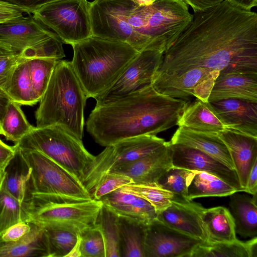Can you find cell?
I'll list each match as a JSON object with an SVG mask.
<instances>
[{
    "label": "cell",
    "mask_w": 257,
    "mask_h": 257,
    "mask_svg": "<svg viewBox=\"0 0 257 257\" xmlns=\"http://www.w3.org/2000/svg\"><path fill=\"white\" fill-rule=\"evenodd\" d=\"M206 67L219 72H257V14L224 0L194 13L191 23L165 51L156 74Z\"/></svg>",
    "instance_id": "cell-1"
},
{
    "label": "cell",
    "mask_w": 257,
    "mask_h": 257,
    "mask_svg": "<svg viewBox=\"0 0 257 257\" xmlns=\"http://www.w3.org/2000/svg\"><path fill=\"white\" fill-rule=\"evenodd\" d=\"M4 172L0 170V186L2 184L3 177H4Z\"/></svg>",
    "instance_id": "cell-53"
},
{
    "label": "cell",
    "mask_w": 257,
    "mask_h": 257,
    "mask_svg": "<svg viewBox=\"0 0 257 257\" xmlns=\"http://www.w3.org/2000/svg\"><path fill=\"white\" fill-rule=\"evenodd\" d=\"M21 105L13 101L8 103L1 121L2 135L7 141L18 144L32 130Z\"/></svg>",
    "instance_id": "cell-33"
},
{
    "label": "cell",
    "mask_w": 257,
    "mask_h": 257,
    "mask_svg": "<svg viewBox=\"0 0 257 257\" xmlns=\"http://www.w3.org/2000/svg\"><path fill=\"white\" fill-rule=\"evenodd\" d=\"M177 125L205 133H218L226 129L210 102L198 99L188 104L178 120Z\"/></svg>",
    "instance_id": "cell-24"
},
{
    "label": "cell",
    "mask_w": 257,
    "mask_h": 257,
    "mask_svg": "<svg viewBox=\"0 0 257 257\" xmlns=\"http://www.w3.org/2000/svg\"><path fill=\"white\" fill-rule=\"evenodd\" d=\"M42 226L47 241L48 257H66L77 241L78 233L57 226Z\"/></svg>",
    "instance_id": "cell-36"
},
{
    "label": "cell",
    "mask_w": 257,
    "mask_h": 257,
    "mask_svg": "<svg viewBox=\"0 0 257 257\" xmlns=\"http://www.w3.org/2000/svg\"><path fill=\"white\" fill-rule=\"evenodd\" d=\"M11 99L6 92L3 89L0 88V121Z\"/></svg>",
    "instance_id": "cell-50"
},
{
    "label": "cell",
    "mask_w": 257,
    "mask_h": 257,
    "mask_svg": "<svg viewBox=\"0 0 257 257\" xmlns=\"http://www.w3.org/2000/svg\"><path fill=\"white\" fill-rule=\"evenodd\" d=\"M245 192L252 195H257V161L253 164L249 172Z\"/></svg>",
    "instance_id": "cell-48"
},
{
    "label": "cell",
    "mask_w": 257,
    "mask_h": 257,
    "mask_svg": "<svg viewBox=\"0 0 257 257\" xmlns=\"http://www.w3.org/2000/svg\"><path fill=\"white\" fill-rule=\"evenodd\" d=\"M147 223L118 216L121 257H144Z\"/></svg>",
    "instance_id": "cell-30"
},
{
    "label": "cell",
    "mask_w": 257,
    "mask_h": 257,
    "mask_svg": "<svg viewBox=\"0 0 257 257\" xmlns=\"http://www.w3.org/2000/svg\"><path fill=\"white\" fill-rule=\"evenodd\" d=\"M5 91L11 101L20 105L33 106L39 102L33 88L27 60L23 59L17 66Z\"/></svg>",
    "instance_id": "cell-32"
},
{
    "label": "cell",
    "mask_w": 257,
    "mask_h": 257,
    "mask_svg": "<svg viewBox=\"0 0 257 257\" xmlns=\"http://www.w3.org/2000/svg\"><path fill=\"white\" fill-rule=\"evenodd\" d=\"M167 142L155 135H142L124 139L105 149L94 158L81 181L90 193L102 177L113 168L135 161L164 147Z\"/></svg>",
    "instance_id": "cell-11"
},
{
    "label": "cell",
    "mask_w": 257,
    "mask_h": 257,
    "mask_svg": "<svg viewBox=\"0 0 257 257\" xmlns=\"http://www.w3.org/2000/svg\"><path fill=\"white\" fill-rule=\"evenodd\" d=\"M96 224L104 239L105 257H121L118 216L102 204Z\"/></svg>",
    "instance_id": "cell-35"
},
{
    "label": "cell",
    "mask_w": 257,
    "mask_h": 257,
    "mask_svg": "<svg viewBox=\"0 0 257 257\" xmlns=\"http://www.w3.org/2000/svg\"><path fill=\"white\" fill-rule=\"evenodd\" d=\"M66 257H81L80 251V240L78 234V239L76 244L70 251V252L67 254Z\"/></svg>",
    "instance_id": "cell-51"
},
{
    "label": "cell",
    "mask_w": 257,
    "mask_h": 257,
    "mask_svg": "<svg viewBox=\"0 0 257 257\" xmlns=\"http://www.w3.org/2000/svg\"><path fill=\"white\" fill-rule=\"evenodd\" d=\"M56 37L32 14L0 24V40L20 55L40 48Z\"/></svg>",
    "instance_id": "cell-15"
},
{
    "label": "cell",
    "mask_w": 257,
    "mask_h": 257,
    "mask_svg": "<svg viewBox=\"0 0 257 257\" xmlns=\"http://www.w3.org/2000/svg\"><path fill=\"white\" fill-rule=\"evenodd\" d=\"M193 19L183 0H155L149 5L138 4L128 22L144 40L147 50L164 53Z\"/></svg>",
    "instance_id": "cell-5"
},
{
    "label": "cell",
    "mask_w": 257,
    "mask_h": 257,
    "mask_svg": "<svg viewBox=\"0 0 257 257\" xmlns=\"http://www.w3.org/2000/svg\"><path fill=\"white\" fill-rule=\"evenodd\" d=\"M188 100L168 96L152 84L108 103L95 105L86 130L96 143L107 147L139 136L155 135L177 125Z\"/></svg>",
    "instance_id": "cell-2"
},
{
    "label": "cell",
    "mask_w": 257,
    "mask_h": 257,
    "mask_svg": "<svg viewBox=\"0 0 257 257\" xmlns=\"http://www.w3.org/2000/svg\"><path fill=\"white\" fill-rule=\"evenodd\" d=\"M71 46L72 67L88 98L109 88L139 53L127 43L92 35Z\"/></svg>",
    "instance_id": "cell-3"
},
{
    "label": "cell",
    "mask_w": 257,
    "mask_h": 257,
    "mask_svg": "<svg viewBox=\"0 0 257 257\" xmlns=\"http://www.w3.org/2000/svg\"><path fill=\"white\" fill-rule=\"evenodd\" d=\"M189 257H257V237L246 242L237 238L232 242H201Z\"/></svg>",
    "instance_id": "cell-29"
},
{
    "label": "cell",
    "mask_w": 257,
    "mask_h": 257,
    "mask_svg": "<svg viewBox=\"0 0 257 257\" xmlns=\"http://www.w3.org/2000/svg\"><path fill=\"white\" fill-rule=\"evenodd\" d=\"M26 12L21 8L10 2L0 0V24L24 16Z\"/></svg>",
    "instance_id": "cell-44"
},
{
    "label": "cell",
    "mask_w": 257,
    "mask_h": 257,
    "mask_svg": "<svg viewBox=\"0 0 257 257\" xmlns=\"http://www.w3.org/2000/svg\"><path fill=\"white\" fill-rule=\"evenodd\" d=\"M132 183H133V180L126 176L108 172L104 175L96 184L91 195L92 199L99 200L111 192Z\"/></svg>",
    "instance_id": "cell-42"
},
{
    "label": "cell",
    "mask_w": 257,
    "mask_h": 257,
    "mask_svg": "<svg viewBox=\"0 0 257 257\" xmlns=\"http://www.w3.org/2000/svg\"><path fill=\"white\" fill-rule=\"evenodd\" d=\"M17 151V147L10 146L5 143L0 139V170L4 169L8 163L14 157Z\"/></svg>",
    "instance_id": "cell-46"
},
{
    "label": "cell",
    "mask_w": 257,
    "mask_h": 257,
    "mask_svg": "<svg viewBox=\"0 0 257 257\" xmlns=\"http://www.w3.org/2000/svg\"><path fill=\"white\" fill-rule=\"evenodd\" d=\"M140 5H149L151 4L155 0H133Z\"/></svg>",
    "instance_id": "cell-52"
},
{
    "label": "cell",
    "mask_w": 257,
    "mask_h": 257,
    "mask_svg": "<svg viewBox=\"0 0 257 257\" xmlns=\"http://www.w3.org/2000/svg\"><path fill=\"white\" fill-rule=\"evenodd\" d=\"M90 3L59 0L46 4L32 15L63 42L71 45L92 35Z\"/></svg>",
    "instance_id": "cell-9"
},
{
    "label": "cell",
    "mask_w": 257,
    "mask_h": 257,
    "mask_svg": "<svg viewBox=\"0 0 257 257\" xmlns=\"http://www.w3.org/2000/svg\"><path fill=\"white\" fill-rule=\"evenodd\" d=\"M168 142L173 167L209 173L232 187L237 192H244L234 170L198 150Z\"/></svg>",
    "instance_id": "cell-16"
},
{
    "label": "cell",
    "mask_w": 257,
    "mask_h": 257,
    "mask_svg": "<svg viewBox=\"0 0 257 257\" xmlns=\"http://www.w3.org/2000/svg\"><path fill=\"white\" fill-rule=\"evenodd\" d=\"M169 143L181 144L198 150L234 170L229 150L217 133L195 131L179 126Z\"/></svg>",
    "instance_id": "cell-23"
},
{
    "label": "cell",
    "mask_w": 257,
    "mask_h": 257,
    "mask_svg": "<svg viewBox=\"0 0 257 257\" xmlns=\"http://www.w3.org/2000/svg\"><path fill=\"white\" fill-rule=\"evenodd\" d=\"M236 192L231 195L229 200L230 213L234 219L235 232L244 237L257 235V195L251 197Z\"/></svg>",
    "instance_id": "cell-28"
},
{
    "label": "cell",
    "mask_w": 257,
    "mask_h": 257,
    "mask_svg": "<svg viewBox=\"0 0 257 257\" xmlns=\"http://www.w3.org/2000/svg\"><path fill=\"white\" fill-rule=\"evenodd\" d=\"M19 149L31 169L32 199L38 197L92 199L81 182L57 163L38 151Z\"/></svg>",
    "instance_id": "cell-8"
},
{
    "label": "cell",
    "mask_w": 257,
    "mask_h": 257,
    "mask_svg": "<svg viewBox=\"0 0 257 257\" xmlns=\"http://www.w3.org/2000/svg\"><path fill=\"white\" fill-rule=\"evenodd\" d=\"M163 56V53L158 51L139 52L113 84L94 98L95 105L123 97L152 84Z\"/></svg>",
    "instance_id": "cell-12"
},
{
    "label": "cell",
    "mask_w": 257,
    "mask_h": 257,
    "mask_svg": "<svg viewBox=\"0 0 257 257\" xmlns=\"http://www.w3.org/2000/svg\"><path fill=\"white\" fill-rule=\"evenodd\" d=\"M23 59L9 44L0 40V88H6L15 69Z\"/></svg>",
    "instance_id": "cell-41"
},
{
    "label": "cell",
    "mask_w": 257,
    "mask_h": 257,
    "mask_svg": "<svg viewBox=\"0 0 257 257\" xmlns=\"http://www.w3.org/2000/svg\"><path fill=\"white\" fill-rule=\"evenodd\" d=\"M133 0H94L90 3L92 35L127 43L138 52L147 50L143 39L128 22L138 5Z\"/></svg>",
    "instance_id": "cell-10"
},
{
    "label": "cell",
    "mask_w": 257,
    "mask_h": 257,
    "mask_svg": "<svg viewBox=\"0 0 257 257\" xmlns=\"http://www.w3.org/2000/svg\"><path fill=\"white\" fill-rule=\"evenodd\" d=\"M201 242L155 219L147 225L144 255V257H189Z\"/></svg>",
    "instance_id": "cell-14"
},
{
    "label": "cell",
    "mask_w": 257,
    "mask_h": 257,
    "mask_svg": "<svg viewBox=\"0 0 257 257\" xmlns=\"http://www.w3.org/2000/svg\"><path fill=\"white\" fill-rule=\"evenodd\" d=\"M0 135H2V132L1 127V121H0Z\"/></svg>",
    "instance_id": "cell-54"
},
{
    "label": "cell",
    "mask_w": 257,
    "mask_h": 257,
    "mask_svg": "<svg viewBox=\"0 0 257 257\" xmlns=\"http://www.w3.org/2000/svg\"><path fill=\"white\" fill-rule=\"evenodd\" d=\"M121 188L148 201L155 208L157 214L169 206L174 196L157 184L132 183Z\"/></svg>",
    "instance_id": "cell-38"
},
{
    "label": "cell",
    "mask_w": 257,
    "mask_h": 257,
    "mask_svg": "<svg viewBox=\"0 0 257 257\" xmlns=\"http://www.w3.org/2000/svg\"><path fill=\"white\" fill-rule=\"evenodd\" d=\"M208 243L232 242L235 240L234 219L226 207L203 208L201 215Z\"/></svg>",
    "instance_id": "cell-25"
},
{
    "label": "cell",
    "mask_w": 257,
    "mask_h": 257,
    "mask_svg": "<svg viewBox=\"0 0 257 257\" xmlns=\"http://www.w3.org/2000/svg\"><path fill=\"white\" fill-rule=\"evenodd\" d=\"M4 172L3 186L21 202H30L32 199L30 193L31 169L18 148Z\"/></svg>",
    "instance_id": "cell-26"
},
{
    "label": "cell",
    "mask_w": 257,
    "mask_h": 257,
    "mask_svg": "<svg viewBox=\"0 0 257 257\" xmlns=\"http://www.w3.org/2000/svg\"><path fill=\"white\" fill-rule=\"evenodd\" d=\"M23 9L27 14H32L41 7L59 0H4Z\"/></svg>",
    "instance_id": "cell-45"
},
{
    "label": "cell",
    "mask_w": 257,
    "mask_h": 257,
    "mask_svg": "<svg viewBox=\"0 0 257 257\" xmlns=\"http://www.w3.org/2000/svg\"><path fill=\"white\" fill-rule=\"evenodd\" d=\"M29 222L28 202H22L0 186V235L11 226Z\"/></svg>",
    "instance_id": "cell-34"
},
{
    "label": "cell",
    "mask_w": 257,
    "mask_h": 257,
    "mask_svg": "<svg viewBox=\"0 0 257 257\" xmlns=\"http://www.w3.org/2000/svg\"><path fill=\"white\" fill-rule=\"evenodd\" d=\"M32 228V223L30 222H20L7 229L0 235L3 241H16L26 235Z\"/></svg>",
    "instance_id": "cell-43"
},
{
    "label": "cell",
    "mask_w": 257,
    "mask_h": 257,
    "mask_svg": "<svg viewBox=\"0 0 257 257\" xmlns=\"http://www.w3.org/2000/svg\"><path fill=\"white\" fill-rule=\"evenodd\" d=\"M203 208L200 203L174 195L171 205L157 213L156 219L175 230L207 242L201 218Z\"/></svg>",
    "instance_id": "cell-17"
},
{
    "label": "cell",
    "mask_w": 257,
    "mask_h": 257,
    "mask_svg": "<svg viewBox=\"0 0 257 257\" xmlns=\"http://www.w3.org/2000/svg\"><path fill=\"white\" fill-rule=\"evenodd\" d=\"M32 223L30 232L18 240L5 241L0 239V257H48L43 227Z\"/></svg>",
    "instance_id": "cell-27"
},
{
    "label": "cell",
    "mask_w": 257,
    "mask_h": 257,
    "mask_svg": "<svg viewBox=\"0 0 257 257\" xmlns=\"http://www.w3.org/2000/svg\"><path fill=\"white\" fill-rule=\"evenodd\" d=\"M26 60L33 89L40 100L47 87L55 65L60 60L39 57Z\"/></svg>",
    "instance_id": "cell-37"
},
{
    "label": "cell",
    "mask_w": 257,
    "mask_h": 257,
    "mask_svg": "<svg viewBox=\"0 0 257 257\" xmlns=\"http://www.w3.org/2000/svg\"><path fill=\"white\" fill-rule=\"evenodd\" d=\"M187 5H189L194 13L206 11L217 6L224 0H183Z\"/></svg>",
    "instance_id": "cell-47"
},
{
    "label": "cell",
    "mask_w": 257,
    "mask_h": 257,
    "mask_svg": "<svg viewBox=\"0 0 257 257\" xmlns=\"http://www.w3.org/2000/svg\"><path fill=\"white\" fill-rule=\"evenodd\" d=\"M78 234L81 257H105L104 239L96 223Z\"/></svg>",
    "instance_id": "cell-40"
},
{
    "label": "cell",
    "mask_w": 257,
    "mask_h": 257,
    "mask_svg": "<svg viewBox=\"0 0 257 257\" xmlns=\"http://www.w3.org/2000/svg\"><path fill=\"white\" fill-rule=\"evenodd\" d=\"M217 134L229 150L234 169L245 192L249 172L257 161V138L226 128Z\"/></svg>",
    "instance_id": "cell-21"
},
{
    "label": "cell",
    "mask_w": 257,
    "mask_h": 257,
    "mask_svg": "<svg viewBox=\"0 0 257 257\" xmlns=\"http://www.w3.org/2000/svg\"><path fill=\"white\" fill-rule=\"evenodd\" d=\"M99 200L118 216L147 224L156 218L157 212L150 203L122 188Z\"/></svg>",
    "instance_id": "cell-22"
},
{
    "label": "cell",
    "mask_w": 257,
    "mask_h": 257,
    "mask_svg": "<svg viewBox=\"0 0 257 257\" xmlns=\"http://www.w3.org/2000/svg\"><path fill=\"white\" fill-rule=\"evenodd\" d=\"M219 71L197 67L177 74H155L152 84L160 93L188 101L195 97L204 102L208 97Z\"/></svg>",
    "instance_id": "cell-13"
},
{
    "label": "cell",
    "mask_w": 257,
    "mask_h": 257,
    "mask_svg": "<svg viewBox=\"0 0 257 257\" xmlns=\"http://www.w3.org/2000/svg\"><path fill=\"white\" fill-rule=\"evenodd\" d=\"M236 192L232 187L214 175L192 171L188 186L190 200L200 197L229 196Z\"/></svg>",
    "instance_id": "cell-31"
},
{
    "label": "cell",
    "mask_w": 257,
    "mask_h": 257,
    "mask_svg": "<svg viewBox=\"0 0 257 257\" xmlns=\"http://www.w3.org/2000/svg\"><path fill=\"white\" fill-rule=\"evenodd\" d=\"M87 99L71 62L59 60L35 112L36 127L58 125L82 140Z\"/></svg>",
    "instance_id": "cell-4"
},
{
    "label": "cell",
    "mask_w": 257,
    "mask_h": 257,
    "mask_svg": "<svg viewBox=\"0 0 257 257\" xmlns=\"http://www.w3.org/2000/svg\"><path fill=\"white\" fill-rule=\"evenodd\" d=\"M18 148L38 151L67 170L80 182L94 158L81 139L61 127L34 126L18 144Z\"/></svg>",
    "instance_id": "cell-6"
},
{
    "label": "cell",
    "mask_w": 257,
    "mask_h": 257,
    "mask_svg": "<svg viewBox=\"0 0 257 257\" xmlns=\"http://www.w3.org/2000/svg\"><path fill=\"white\" fill-rule=\"evenodd\" d=\"M172 167L167 142L159 150L135 161L113 168L108 172L126 176L133 180V183L154 184H157L160 177Z\"/></svg>",
    "instance_id": "cell-19"
},
{
    "label": "cell",
    "mask_w": 257,
    "mask_h": 257,
    "mask_svg": "<svg viewBox=\"0 0 257 257\" xmlns=\"http://www.w3.org/2000/svg\"><path fill=\"white\" fill-rule=\"evenodd\" d=\"M229 98L257 103V72H219L208 101Z\"/></svg>",
    "instance_id": "cell-20"
},
{
    "label": "cell",
    "mask_w": 257,
    "mask_h": 257,
    "mask_svg": "<svg viewBox=\"0 0 257 257\" xmlns=\"http://www.w3.org/2000/svg\"><path fill=\"white\" fill-rule=\"evenodd\" d=\"M231 5L247 11L257 6V0H227Z\"/></svg>",
    "instance_id": "cell-49"
},
{
    "label": "cell",
    "mask_w": 257,
    "mask_h": 257,
    "mask_svg": "<svg viewBox=\"0 0 257 257\" xmlns=\"http://www.w3.org/2000/svg\"><path fill=\"white\" fill-rule=\"evenodd\" d=\"M209 102L226 129L257 138V103L235 98Z\"/></svg>",
    "instance_id": "cell-18"
},
{
    "label": "cell",
    "mask_w": 257,
    "mask_h": 257,
    "mask_svg": "<svg viewBox=\"0 0 257 257\" xmlns=\"http://www.w3.org/2000/svg\"><path fill=\"white\" fill-rule=\"evenodd\" d=\"M191 170L172 167L159 179L157 185L174 195L189 200L188 186Z\"/></svg>",
    "instance_id": "cell-39"
},
{
    "label": "cell",
    "mask_w": 257,
    "mask_h": 257,
    "mask_svg": "<svg viewBox=\"0 0 257 257\" xmlns=\"http://www.w3.org/2000/svg\"><path fill=\"white\" fill-rule=\"evenodd\" d=\"M102 205L100 200L94 199L33 198L28 205L29 222L57 226L78 234L96 224Z\"/></svg>",
    "instance_id": "cell-7"
}]
</instances>
